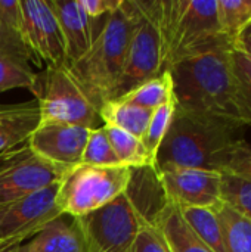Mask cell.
<instances>
[{
    "label": "cell",
    "mask_w": 251,
    "mask_h": 252,
    "mask_svg": "<svg viewBox=\"0 0 251 252\" xmlns=\"http://www.w3.org/2000/svg\"><path fill=\"white\" fill-rule=\"evenodd\" d=\"M133 27L115 99L167 71L163 0H130Z\"/></svg>",
    "instance_id": "obj_5"
},
{
    "label": "cell",
    "mask_w": 251,
    "mask_h": 252,
    "mask_svg": "<svg viewBox=\"0 0 251 252\" xmlns=\"http://www.w3.org/2000/svg\"><path fill=\"white\" fill-rule=\"evenodd\" d=\"M244 124L176 106L155 155V168H200L222 173L231 151L243 142Z\"/></svg>",
    "instance_id": "obj_2"
},
{
    "label": "cell",
    "mask_w": 251,
    "mask_h": 252,
    "mask_svg": "<svg viewBox=\"0 0 251 252\" xmlns=\"http://www.w3.org/2000/svg\"><path fill=\"white\" fill-rule=\"evenodd\" d=\"M59 183H53L7 205L0 223V239L25 241L50 221L62 217L56 204Z\"/></svg>",
    "instance_id": "obj_11"
},
{
    "label": "cell",
    "mask_w": 251,
    "mask_h": 252,
    "mask_svg": "<svg viewBox=\"0 0 251 252\" xmlns=\"http://www.w3.org/2000/svg\"><path fill=\"white\" fill-rule=\"evenodd\" d=\"M12 89H27L40 99L41 84L38 75L30 68L28 61L0 52V93Z\"/></svg>",
    "instance_id": "obj_21"
},
{
    "label": "cell",
    "mask_w": 251,
    "mask_h": 252,
    "mask_svg": "<svg viewBox=\"0 0 251 252\" xmlns=\"http://www.w3.org/2000/svg\"><path fill=\"white\" fill-rule=\"evenodd\" d=\"M81 9L95 24L101 18H108L120 4L121 0H78Z\"/></svg>",
    "instance_id": "obj_32"
},
{
    "label": "cell",
    "mask_w": 251,
    "mask_h": 252,
    "mask_svg": "<svg viewBox=\"0 0 251 252\" xmlns=\"http://www.w3.org/2000/svg\"><path fill=\"white\" fill-rule=\"evenodd\" d=\"M40 124L38 102L7 106L0 109V158L9 155L16 146L28 142Z\"/></svg>",
    "instance_id": "obj_16"
},
{
    "label": "cell",
    "mask_w": 251,
    "mask_h": 252,
    "mask_svg": "<svg viewBox=\"0 0 251 252\" xmlns=\"http://www.w3.org/2000/svg\"><path fill=\"white\" fill-rule=\"evenodd\" d=\"M41 123H59L98 128L99 109L86 94L68 65L47 66L41 96L37 100Z\"/></svg>",
    "instance_id": "obj_7"
},
{
    "label": "cell",
    "mask_w": 251,
    "mask_h": 252,
    "mask_svg": "<svg viewBox=\"0 0 251 252\" xmlns=\"http://www.w3.org/2000/svg\"><path fill=\"white\" fill-rule=\"evenodd\" d=\"M22 37L34 61L47 66L67 65L65 44L56 15L46 0H19Z\"/></svg>",
    "instance_id": "obj_10"
},
{
    "label": "cell",
    "mask_w": 251,
    "mask_h": 252,
    "mask_svg": "<svg viewBox=\"0 0 251 252\" xmlns=\"http://www.w3.org/2000/svg\"><path fill=\"white\" fill-rule=\"evenodd\" d=\"M117 99L154 111L158 106L175 99L172 77L169 71H164L161 75L143 81L142 84L136 86L135 89H132L130 92Z\"/></svg>",
    "instance_id": "obj_23"
},
{
    "label": "cell",
    "mask_w": 251,
    "mask_h": 252,
    "mask_svg": "<svg viewBox=\"0 0 251 252\" xmlns=\"http://www.w3.org/2000/svg\"><path fill=\"white\" fill-rule=\"evenodd\" d=\"M132 252H170V250L157 227L142 224L133 242Z\"/></svg>",
    "instance_id": "obj_30"
},
{
    "label": "cell",
    "mask_w": 251,
    "mask_h": 252,
    "mask_svg": "<svg viewBox=\"0 0 251 252\" xmlns=\"http://www.w3.org/2000/svg\"><path fill=\"white\" fill-rule=\"evenodd\" d=\"M219 22L232 43L238 32L251 22V0H217Z\"/></svg>",
    "instance_id": "obj_26"
},
{
    "label": "cell",
    "mask_w": 251,
    "mask_h": 252,
    "mask_svg": "<svg viewBox=\"0 0 251 252\" xmlns=\"http://www.w3.org/2000/svg\"><path fill=\"white\" fill-rule=\"evenodd\" d=\"M163 30L167 68L198 52L234 47L220 28L217 0H163Z\"/></svg>",
    "instance_id": "obj_4"
},
{
    "label": "cell",
    "mask_w": 251,
    "mask_h": 252,
    "mask_svg": "<svg viewBox=\"0 0 251 252\" xmlns=\"http://www.w3.org/2000/svg\"><path fill=\"white\" fill-rule=\"evenodd\" d=\"M155 227L164 238L170 252H213L189 229L179 208L173 204L167 207Z\"/></svg>",
    "instance_id": "obj_19"
},
{
    "label": "cell",
    "mask_w": 251,
    "mask_h": 252,
    "mask_svg": "<svg viewBox=\"0 0 251 252\" xmlns=\"http://www.w3.org/2000/svg\"><path fill=\"white\" fill-rule=\"evenodd\" d=\"M12 242H24V241H21V239H7V241H0V248H3V247L9 245V244H12Z\"/></svg>",
    "instance_id": "obj_35"
},
{
    "label": "cell",
    "mask_w": 251,
    "mask_h": 252,
    "mask_svg": "<svg viewBox=\"0 0 251 252\" xmlns=\"http://www.w3.org/2000/svg\"><path fill=\"white\" fill-rule=\"evenodd\" d=\"M132 27L130 0H121V4L105 19L90 50L81 59L68 65L98 109L105 102L115 99L127 59Z\"/></svg>",
    "instance_id": "obj_3"
},
{
    "label": "cell",
    "mask_w": 251,
    "mask_h": 252,
    "mask_svg": "<svg viewBox=\"0 0 251 252\" xmlns=\"http://www.w3.org/2000/svg\"><path fill=\"white\" fill-rule=\"evenodd\" d=\"M175 111H176V100L175 99L158 106L157 109H154L152 117H151L149 124H148V128H146L143 137L141 139L146 152L154 158V161H155V155L161 146V142L164 140L166 133L170 127Z\"/></svg>",
    "instance_id": "obj_28"
},
{
    "label": "cell",
    "mask_w": 251,
    "mask_h": 252,
    "mask_svg": "<svg viewBox=\"0 0 251 252\" xmlns=\"http://www.w3.org/2000/svg\"><path fill=\"white\" fill-rule=\"evenodd\" d=\"M231 50L232 47H220L198 52L167 68L178 108L251 124V111L235 74Z\"/></svg>",
    "instance_id": "obj_1"
},
{
    "label": "cell",
    "mask_w": 251,
    "mask_h": 252,
    "mask_svg": "<svg viewBox=\"0 0 251 252\" xmlns=\"http://www.w3.org/2000/svg\"><path fill=\"white\" fill-rule=\"evenodd\" d=\"M152 112L154 111L151 109L124 102L121 99H111L99 108V118L104 126L120 128L138 139H142Z\"/></svg>",
    "instance_id": "obj_18"
},
{
    "label": "cell",
    "mask_w": 251,
    "mask_h": 252,
    "mask_svg": "<svg viewBox=\"0 0 251 252\" xmlns=\"http://www.w3.org/2000/svg\"><path fill=\"white\" fill-rule=\"evenodd\" d=\"M130 179L129 167H93L80 164L61 180L58 210L72 219L93 213L124 193Z\"/></svg>",
    "instance_id": "obj_6"
},
{
    "label": "cell",
    "mask_w": 251,
    "mask_h": 252,
    "mask_svg": "<svg viewBox=\"0 0 251 252\" xmlns=\"http://www.w3.org/2000/svg\"><path fill=\"white\" fill-rule=\"evenodd\" d=\"M86 252H132L141 221L126 195L108 205L74 219Z\"/></svg>",
    "instance_id": "obj_8"
},
{
    "label": "cell",
    "mask_w": 251,
    "mask_h": 252,
    "mask_svg": "<svg viewBox=\"0 0 251 252\" xmlns=\"http://www.w3.org/2000/svg\"><path fill=\"white\" fill-rule=\"evenodd\" d=\"M22 242H12L3 248H0V252H19V247H21Z\"/></svg>",
    "instance_id": "obj_34"
},
{
    "label": "cell",
    "mask_w": 251,
    "mask_h": 252,
    "mask_svg": "<svg viewBox=\"0 0 251 252\" xmlns=\"http://www.w3.org/2000/svg\"><path fill=\"white\" fill-rule=\"evenodd\" d=\"M220 201L251 220V182L229 173H222Z\"/></svg>",
    "instance_id": "obj_27"
},
{
    "label": "cell",
    "mask_w": 251,
    "mask_h": 252,
    "mask_svg": "<svg viewBox=\"0 0 251 252\" xmlns=\"http://www.w3.org/2000/svg\"><path fill=\"white\" fill-rule=\"evenodd\" d=\"M222 173H229L251 182V146H249L244 140L240 142L231 151L225 164V170Z\"/></svg>",
    "instance_id": "obj_29"
},
{
    "label": "cell",
    "mask_w": 251,
    "mask_h": 252,
    "mask_svg": "<svg viewBox=\"0 0 251 252\" xmlns=\"http://www.w3.org/2000/svg\"><path fill=\"white\" fill-rule=\"evenodd\" d=\"M7 207V205H6ZM6 207H1L0 208V223H1V219H3V214H4V211H6ZM1 241V239H0Z\"/></svg>",
    "instance_id": "obj_36"
},
{
    "label": "cell",
    "mask_w": 251,
    "mask_h": 252,
    "mask_svg": "<svg viewBox=\"0 0 251 252\" xmlns=\"http://www.w3.org/2000/svg\"><path fill=\"white\" fill-rule=\"evenodd\" d=\"M68 171L41 159L27 146L10 152L0 165V208L61 182Z\"/></svg>",
    "instance_id": "obj_9"
},
{
    "label": "cell",
    "mask_w": 251,
    "mask_h": 252,
    "mask_svg": "<svg viewBox=\"0 0 251 252\" xmlns=\"http://www.w3.org/2000/svg\"><path fill=\"white\" fill-rule=\"evenodd\" d=\"M234 47L244 53L251 61V22L247 27H244L234 38Z\"/></svg>",
    "instance_id": "obj_33"
},
{
    "label": "cell",
    "mask_w": 251,
    "mask_h": 252,
    "mask_svg": "<svg viewBox=\"0 0 251 252\" xmlns=\"http://www.w3.org/2000/svg\"><path fill=\"white\" fill-rule=\"evenodd\" d=\"M104 127L112 145V149L123 165L129 168L155 165L154 158L146 152L141 139L115 127H109V126H104Z\"/></svg>",
    "instance_id": "obj_24"
},
{
    "label": "cell",
    "mask_w": 251,
    "mask_h": 252,
    "mask_svg": "<svg viewBox=\"0 0 251 252\" xmlns=\"http://www.w3.org/2000/svg\"><path fill=\"white\" fill-rule=\"evenodd\" d=\"M65 44L67 65L81 59L92 47L98 35L95 24L89 19L78 0H49Z\"/></svg>",
    "instance_id": "obj_15"
},
{
    "label": "cell",
    "mask_w": 251,
    "mask_h": 252,
    "mask_svg": "<svg viewBox=\"0 0 251 252\" xmlns=\"http://www.w3.org/2000/svg\"><path fill=\"white\" fill-rule=\"evenodd\" d=\"M19 252H86L81 233L75 223L62 217L40 229L31 239L21 244Z\"/></svg>",
    "instance_id": "obj_17"
},
{
    "label": "cell",
    "mask_w": 251,
    "mask_h": 252,
    "mask_svg": "<svg viewBox=\"0 0 251 252\" xmlns=\"http://www.w3.org/2000/svg\"><path fill=\"white\" fill-rule=\"evenodd\" d=\"M183 220L198 239L213 252H228L215 208H179Z\"/></svg>",
    "instance_id": "obj_20"
},
{
    "label": "cell",
    "mask_w": 251,
    "mask_h": 252,
    "mask_svg": "<svg viewBox=\"0 0 251 252\" xmlns=\"http://www.w3.org/2000/svg\"><path fill=\"white\" fill-rule=\"evenodd\" d=\"M228 252H251V220L222 201L215 207Z\"/></svg>",
    "instance_id": "obj_22"
},
{
    "label": "cell",
    "mask_w": 251,
    "mask_h": 252,
    "mask_svg": "<svg viewBox=\"0 0 251 252\" xmlns=\"http://www.w3.org/2000/svg\"><path fill=\"white\" fill-rule=\"evenodd\" d=\"M231 59L234 63L235 74L241 81L244 96H246L247 105L251 111V61L244 53L237 50L235 47H232V50H231Z\"/></svg>",
    "instance_id": "obj_31"
},
{
    "label": "cell",
    "mask_w": 251,
    "mask_h": 252,
    "mask_svg": "<svg viewBox=\"0 0 251 252\" xmlns=\"http://www.w3.org/2000/svg\"><path fill=\"white\" fill-rule=\"evenodd\" d=\"M124 195L143 226L155 227L160 217L170 205L155 165L130 168V179Z\"/></svg>",
    "instance_id": "obj_14"
},
{
    "label": "cell",
    "mask_w": 251,
    "mask_h": 252,
    "mask_svg": "<svg viewBox=\"0 0 251 252\" xmlns=\"http://www.w3.org/2000/svg\"><path fill=\"white\" fill-rule=\"evenodd\" d=\"M158 173L170 204L178 208H215L220 202L222 173L178 167Z\"/></svg>",
    "instance_id": "obj_13"
},
{
    "label": "cell",
    "mask_w": 251,
    "mask_h": 252,
    "mask_svg": "<svg viewBox=\"0 0 251 252\" xmlns=\"http://www.w3.org/2000/svg\"><path fill=\"white\" fill-rule=\"evenodd\" d=\"M81 164L93 167H126L117 158L104 126L90 130Z\"/></svg>",
    "instance_id": "obj_25"
},
{
    "label": "cell",
    "mask_w": 251,
    "mask_h": 252,
    "mask_svg": "<svg viewBox=\"0 0 251 252\" xmlns=\"http://www.w3.org/2000/svg\"><path fill=\"white\" fill-rule=\"evenodd\" d=\"M90 130L81 126L41 123L28 139L27 148L52 165L68 171L81 164Z\"/></svg>",
    "instance_id": "obj_12"
}]
</instances>
